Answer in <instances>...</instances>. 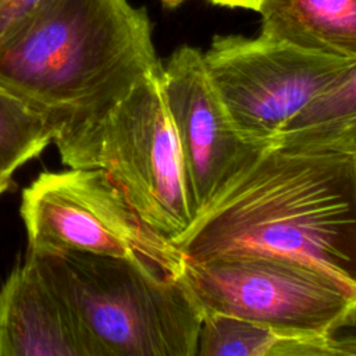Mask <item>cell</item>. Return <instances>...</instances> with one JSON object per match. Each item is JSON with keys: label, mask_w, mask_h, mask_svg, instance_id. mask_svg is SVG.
<instances>
[{"label": "cell", "mask_w": 356, "mask_h": 356, "mask_svg": "<svg viewBox=\"0 0 356 356\" xmlns=\"http://www.w3.org/2000/svg\"><path fill=\"white\" fill-rule=\"evenodd\" d=\"M0 356H88L71 310L28 259L0 286Z\"/></svg>", "instance_id": "9c48e42d"}, {"label": "cell", "mask_w": 356, "mask_h": 356, "mask_svg": "<svg viewBox=\"0 0 356 356\" xmlns=\"http://www.w3.org/2000/svg\"><path fill=\"white\" fill-rule=\"evenodd\" d=\"M50 142L47 121L0 88V172L13 177Z\"/></svg>", "instance_id": "4fadbf2b"}, {"label": "cell", "mask_w": 356, "mask_h": 356, "mask_svg": "<svg viewBox=\"0 0 356 356\" xmlns=\"http://www.w3.org/2000/svg\"><path fill=\"white\" fill-rule=\"evenodd\" d=\"M11 181H13V177L11 175H7L4 172H0V195H3L11 185Z\"/></svg>", "instance_id": "e0dca14e"}, {"label": "cell", "mask_w": 356, "mask_h": 356, "mask_svg": "<svg viewBox=\"0 0 356 356\" xmlns=\"http://www.w3.org/2000/svg\"><path fill=\"white\" fill-rule=\"evenodd\" d=\"M163 1V4L165 6V7H170V8H174V7H177V6H179L181 3H184L185 0H161Z\"/></svg>", "instance_id": "ac0fdd59"}, {"label": "cell", "mask_w": 356, "mask_h": 356, "mask_svg": "<svg viewBox=\"0 0 356 356\" xmlns=\"http://www.w3.org/2000/svg\"><path fill=\"white\" fill-rule=\"evenodd\" d=\"M31 252H86L125 259L165 280L184 274L182 254L152 231L99 168L39 174L21 195Z\"/></svg>", "instance_id": "5b68a950"}, {"label": "cell", "mask_w": 356, "mask_h": 356, "mask_svg": "<svg viewBox=\"0 0 356 356\" xmlns=\"http://www.w3.org/2000/svg\"><path fill=\"white\" fill-rule=\"evenodd\" d=\"M210 3L228 8H246L256 11L261 0H209Z\"/></svg>", "instance_id": "2e32d148"}, {"label": "cell", "mask_w": 356, "mask_h": 356, "mask_svg": "<svg viewBox=\"0 0 356 356\" xmlns=\"http://www.w3.org/2000/svg\"><path fill=\"white\" fill-rule=\"evenodd\" d=\"M331 356H356V300L325 335Z\"/></svg>", "instance_id": "5bb4252c"}, {"label": "cell", "mask_w": 356, "mask_h": 356, "mask_svg": "<svg viewBox=\"0 0 356 356\" xmlns=\"http://www.w3.org/2000/svg\"><path fill=\"white\" fill-rule=\"evenodd\" d=\"M184 277L203 313L296 334L325 337L356 300V285L312 264L271 254L185 261Z\"/></svg>", "instance_id": "8992f818"}, {"label": "cell", "mask_w": 356, "mask_h": 356, "mask_svg": "<svg viewBox=\"0 0 356 356\" xmlns=\"http://www.w3.org/2000/svg\"><path fill=\"white\" fill-rule=\"evenodd\" d=\"M273 146L356 160V63L298 113Z\"/></svg>", "instance_id": "8fae6325"}, {"label": "cell", "mask_w": 356, "mask_h": 356, "mask_svg": "<svg viewBox=\"0 0 356 356\" xmlns=\"http://www.w3.org/2000/svg\"><path fill=\"white\" fill-rule=\"evenodd\" d=\"M43 0H0V43L8 38Z\"/></svg>", "instance_id": "9a60e30c"}, {"label": "cell", "mask_w": 356, "mask_h": 356, "mask_svg": "<svg viewBox=\"0 0 356 356\" xmlns=\"http://www.w3.org/2000/svg\"><path fill=\"white\" fill-rule=\"evenodd\" d=\"M71 310L88 356H196L203 310L184 274L86 252H26Z\"/></svg>", "instance_id": "277c9868"}, {"label": "cell", "mask_w": 356, "mask_h": 356, "mask_svg": "<svg viewBox=\"0 0 356 356\" xmlns=\"http://www.w3.org/2000/svg\"><path fill=\"white\" fill-rule=\"evenodd\" d=\"M196 356H331L325 337L281 331L245 318L204 313Z\"/></svg>", "instance_id": "7c38bea8"}, {"label": "cell", "mask_w": 356, "mask_h": 356, "mask_svg": "<svg viewBox=\"0 0 356 356\" xmlns=\"http://www.w3.org/2000/svg\"><path fill=\"white\" fill-rule=\"evenodd\" d=\"M256 13L267 39L356 60V0H261Z\"/></svg>", "instance_id": "30bf717a"}, {"label": "cell", "mask_w": 356, "mask_h": 356, "mask_svg": "<svg viewBox=\"0 0 356 356\" xmlns=\"http://www.w3.org/2000/svg\"><path fill=\"white\" fill-rule=\"evenodd\" d=\"M172 245L185 261L271 254L356 285V160L263 147Z\"/></svg>", "instance_id": "6da1fadb"}, {"label": "cell", "mask_w": 356, "mask_h": 356, "mask_svg": "<svg viewBox=\"0 0 356 356\" xmlns=\"http://www.w3.org/2000/svg\"><path fill=\"white\" fill-rule=\"evenodd\" d=\"M161 68L147 11L128 0H43L0 43V88L49 125Z\"/></svg>", "instance_id": "7a4b0ae2"}, {"label": "cell", "mask_w": 356, "mask_h": 356, "mask_svg": "<svg viewBox=\"0 0 356 356\" xmlns=\"http://www.w3.org/2000/svg\"><path fill=\"white\" fill-rule=\"evenodd\" d=\"M160 74L50 128L64 165L103 170L142 221L172 245L196 211Z\"/></svg>", "instance_id": "3957f363"}, {"label": "cell", "mask_w": 356, "mask_h": 356, "mask_svg": "<svg viewBox=\"0 0 356 356\" xmlns=\"http://www.w3.org/2000/svg\"><path fill=\"white\" fill-rule=\"evenodd\" d=\"M203 60L236 131L259 147L273 146L284 127L356 63L261 35H217Z\"/></svg>", "instance_id": "52a82bcc"}, {"label": "cell", "mask_w": 356, "mask_h": 356, "mask_svg": "<svg viewBox=\"0 0 356 356\" xmlns=\"http://www.w3.org/2000/svg\"><path fill=\"white\" fill-rule=\"evenodd\" d=\"M160 82L197 213L263 147L236 131L199 49L178 47L163 64Z\"/></svg>", "instance_id": "ba28073f"}]
</instances>
